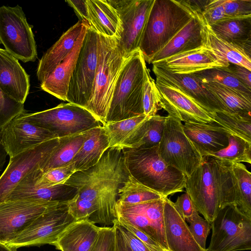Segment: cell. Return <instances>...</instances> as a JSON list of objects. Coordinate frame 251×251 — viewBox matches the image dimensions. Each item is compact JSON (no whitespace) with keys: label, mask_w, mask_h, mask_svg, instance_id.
Wrapping results in <instances>:
<instances>
[{"label":"cell","mask_w":251,"mask_h":251,"mask_svg":"<svg viewBox=\"0 0 251 251\" xmlns=\"http://www.w3.org/2000/svg\"><path fill=\"white\" fill-rule=\"evenodd\" d=\"M128 174L122 150L109 148L95 165L76 172L64 184L74 188L79 198L96 205L94 224L113 226L117 219L118 190Z\"/></svg>","instance_id":"cell-1"},{"label":"cell","mask_w":251,"mask_h":251,"mask_svg":"<svg viewBox=\"0 0 251 251\" xmlns=\"http://www.w3.org/2000/svg\"><path fill=\"white\" fill-rule=\"evenodd\" d=\"M231 166L230 163L205 157L190 176L186 177V192L198 212L210 224L220 209L236 206Z\"/></svg>","instance_id":"cell-2"},{"label":"cell","mask_w":251,"mask_h":251,"mask_svg":"<svg viewBox=\"0 0 251 251\" xmlns=\"http://www.w3.org/2000/svg\"><path fill=\"white\" fill-rule=\"evenodd\" d=\"M196 12L187 0H153L139 46L145 62L150 64Z\"/></svg>","instance_id":"cell-3"},{"label":"cell","mask_w":251,"mask_h":251,"mask_svg":"<svg viewBox=\"0 0 251 251\" xmlns=\"http://www.w3.org/2000/svg\"><path fill=\"white\" fill-rule=\"evenodd\" d=\"M122 152L128 174L163 197L182 192L185 188L186 176L163 160L158 145L150 148L124 149Z\"/></svg>","instance_id":"cell-4"},{"label":"cell","mask_w":251,"mask_h":251,"mask_svg":"<svg viewBox=\"0 0 251 251\" xmlns=\"http://www.w3.org/2000/svg\"><path fill=\"white\" fill-rule=\"evenodd\" d=\"M127 58L116 37L100 35L97 68L91 96L85 108L103 125L117 79Z\"/></svg>","instance_id":"cell-5"},{"label":"cell","mask_w":251,"mask_h":251,"mask_svg":"<svg viewBox=\"0 0 251 251\" xmlns=\"http://www.w3.org/2000/svg\"><path fill=\"white\" fill-rule=\"evenodd\" d=\"M148 69L139 49L126 59L117 79L105 124L143 113V86Z\"/></svg>","instance_id":"cell-6"},{"label":"cell","mask_w":251,"mask_h":251,"mask_svg":"<svg viewBox=\"0 0 251 251\" xmlns=\"http://www.w3.org/2000/svg\"><path fill=\"white\" fill-rule=\"evenodd\" d=\"M22 117L45 128L58 138L75 134L103 126L86 108L72 103H62L45 110L34 113L25 111Z\"/></svg>","instance_id":"cell-7"},{"label":"cell","mask_w":251,"mask_h":251,"mask_svg":"<svg viewBox=\"0 0 251 251\" xmlns=\"http://www.w3.org/2000/svg\"><path fill=\"white\" fill-rule=\"evenodd\" d=\"M212 235L207 251L251 249V218L232 205L220 209L211 223Z\"/></svg>","instance_id":"cell-8"},{"label":"cell","mask_w":251,"mask_h":251,"mask_svg":"<svg viewBox=\"0 0 251 251\" xmlns=\"http://www.w3.org/2000/svg\"><path fill=\"white\" fill-rule=\"evenodd\" d=\"M32 27L19 5L0 7V44L12 56L24 63L34 62L37 58Z\"/></svg>","instance_id":"cell-9"},{"label":"cell","mask_w":251,"mask_h":251,"mask_svg":"<svg viewBox=\"0 0 251 251\" xmlns=\"http://www.w3.org/2000/svg\"><path fill=\"white\" fill-rule=\"evenodd\" d=\"M183 126L182 122L167 115L158 151L168 165L189 177L203 157L186 135Z\"/></svg>","instance_id":"cell-10"},{"label":"cell","mask_w":251,"mask_h":251,"mask_svg":"<svg viewBox=\"0 0 251 251\" xmlns=\"http://www.w3.org/2000/svg\"><path fill=\"white\" fill-rule=\"evenodd\" d=\"M99 47L100 35L88 27L70 80L68 102L85 108L92 94Z\"/></svg>","instance_id":"cell-11"},{"label":"cell","mask_w":251,"mask_h":251,"mask_svg":"<svg viewBox=\"0 0 251 251\" xmlns=\"http://www.w3.org/2000/svg\"><path fill=\"white\" fill-rule=\"evenodd\" d=\"M75 221L69 213L65 201L61 202L37 217L6 245L17 250L25 246L53 245L66 228Z\"/></svg>","instance_id":"cell-12"},{"label":"cell","mask_w":251,"mask_h":251,"mask_svg":"<svg viewBox=\"0 0 251 251\" xmlns=\"http://www.w3.org/2000/svg\"><path fill=\"white\" fill-rule=\"evenodd\" d=\"M61 202L18 200L0 203V243L15 240L37 217Z\"/></svg>","instance_id":"cell-13"},{"label":"cell","mask_w":251,"mask_h":251,"mask_svg":"<svg viewBox=\"0 0 251 251\" xmlns=\"http://www.w3.org/2000/svg\"><path fill=\"white\" fill-rule=\"evenodd\" d=\"M117 11L122 32L118 43L128 57L139 49L153 0H108Z\"/></svg>","instance_id":"cell-14"},{"label":"cell","mask_w":251,"mask_h":251,"mask_svg":"<svg viewBox=\"0 0 251 251\" xmlns=\"http://www.w3.org/2000/svg\"><path fill=\"white\" fill-rule=\"evenodd\" d=\"M59 142V138L53 139L10 158L7 167L0 176V203L5 200L26 175L40 168Z\"/></svg>","instance_id":"cell-15"},{"label":"cell","mask_w":251,"mask_h":251,"mask_svg":"<svg viewBox=\"0 0 251 251\" xmlns=\"http://www.w3.org/2000/svg\"><path fill=\"white\" fill-rule=\"evenodd\" d=\"M0 131L2 144L10 158L58 138L50 131L25 119L21 114L8 123Z\"/></svg>","instance_id":"cell-16"},{"label":"cell","mask_w":251,"mask_h":251,"mask_svg":"<svg viewBox=\"0 0 251 251\" xmlns=\"http://www.w3.org/2000/svg\"><path fill=\"white\" fill-rule=\"evenodd\" d=\"M155 84L160 107L168 113V115L181 122L199 124L214 122L211 113L178 89L157 80Z\"/></svg>","instance_id":"cell-17"},{"label":"cell","mask_w":251,"mask_h":251,"mask_svg":"<svg viewBox=\"0 0 251 251\" xmlns=\"http://www.w3.org/2000/svg\"><path fill=\"white\" fill-rule=\"evenodd\" d=\"M152 71L156 80L178 89L208 112L225 111L221 101L194 75L175 74L154 65Z\"/></svg>","instance_id":"cell-18"},{"label":"cell","mask_w":251,"mask_h":251,"mask_svg":"<svg viewBox=\"0 0 251 251\" xmlns=\"http://www.w3.org/2000/svg\"><path fill=\"white\" fill-rule=\"evenodd\" d=\"M228 64L206 46L178 53L152 64L178 74H192L211 68L226 67Z\"/></svg>","instance_id":"cell-19"},{"label":"cell","mask_w":251,"mask_h":251,"mask_svg":"<svg viewBox=\"0 0 251 251\" xmlns=\"http://www.w3.org/2000/svg\"><path fill=\"white\" fill-rule=\"evenodd\" d=\"M206 41L205 23L201 13L196 12L179 32L154 55L150 64L205 46Z\"/></svg>","instance_id":"cell-20"},{"label":"cell","mask_w":251,"mask_h":251,"mask_svg":"<svg viewBox=\"0 0 251 251\" xmlns=\"http://www.w3.org/2000/svg\"><path fill=\"white\" fill-rule=\"evenodd\" d=\"M163 213L168 251H207L196 242L186 221L168 197L164 199Z\"/></svg>","instance_id":"cell-21"},{"label":"cell","mask_w":251,"mask_h":251,"mask_svg":"<svg viewBox=\"0 0 251 251\" xmlns=\"http://www.w3.org/2000/svg\"><path fill=\"white\" fill-rule=\"evenodd\" d=\"M29 88V76L19 60L0 48V88L11 99L24 104Z\"/></svg>","instance_id":"cell-22"},{"label":"cell","mask_w":251,"mask_h":251,"mask_svg":"<svg viewBox=\"0 0 251 251\" xmlns=\"http://www.w3.org/2000/svg\"><path fill=\"white\" fill-rule=\"evenodd\" d=\"M85 25L71 52L41 83V89L58 99L67 101L70 80L87 29Z\"/></svg>","instance_id":"cell-23"},{"label":"cell","mask_w":251,"mask_h":251,"mask_svg":"<svg viewBox=\"0 0 251 251\" xmlns=\"http://www.w3.org/2000/svg\"><path fill=\"white\" fill-rule=\"evenodd\" d=\"M183 129L203 157L228 146L229 134L214 123H185Z\"/></svg>","instance_id":"cell-24"},{"label":"cell","mask_w":251,"mask_h":251,"mask_svg":"<svg viewBox=\"0 0 251 251\" xmlns=\"http://www.w3.org/2000/svg\"><path fill=\"white\" fill-rule=\"evenodd\" d=\"M85 25L78 21L64 32L39 61L36 75L42 83L71 52Z\"/></svg>","instance_id":"cell-25"},{"label":"cell","mask_w":251,"mask_h":251,"mask_svg":"<svg viewBox=\"0 0 251 251\" xmlns=\"http://www.w3.org/2000/svg\"><path fill=\"white\" fill-rule=\"evenodd\" d=\"M88 27L104 36L119 39L121 22L116 9L106 0H85Z\"/></svg>","instance_id":"cell-26"},{"label":"cell","mask_w":251,"mask_h":251,"mask_svg":"<svg viewBox=\"0 0 251 251\" xmlns=\"http://www.w3.org/2000/svg\"><path fill=\"white\" fill-rule=\"evenodd\" d=\"M73 191L75 190L65 184L51 187L37 186L34 184L31 171L16 185L4 201L31 200L62 202L74 196Z\"/></svg>","instance_id":"cell-27"},{"label":"cell","mask_w":251,"mask_h":251,"mask_svg":"<svg viewBox=\"0 0 251 251\" xmlns=\"http://www.w3.org/2000/svg\"><path fill=\"white\" fill-rule=\"evenodd\" d=\"M100 227L87 220L75 221L69 225L53 244L61 251H89Z\"/></svg>","instance_id":"cell-28"},{"label":"cell","mask_w":251,"mask_h":251,"mask_svg":"<svg viewBox=\"0 0 251 251\" xmlns=\"http://www.w3.org/2000/svg\"><path fill=\"white\" fill-rule=\"evenodd\" d=\"M109 149V141L103 126L87 130L83 144L73 161L76 172L95 165Z\"/></svg>","instance_id":"cell-29"},{"label":"cell","mask_w":251,"mask_h":251,"mask_svg":"<svg viewBox=\"0 0 251 251\" xmlns=\"http://www.w3.org/2000/svg\"><path fill=\"white\" fill-rule=\"evenodd\" d=\"M209 26L221 39L251 54V17L227 19Z\"/></svg>","instance_id":"cell-30"},{"label":"cell","mask_w":251,"mask_h":251,"mask_svg":"<svg viewBox=\"0 0 251 251\" xmlns=\"http://www.w3.org/2000/svg\"><path fill=\"white\" fill-rule=\"evenodd\" d=\"M150 117L140 115L111 123L105 124L109 148L122 150L130 148L139 128Z\"/></svg>","instance_id":"cell-31"},{"label":"cell","mask_w":251,"mask_h":251,"mask_svg":"<svg viewBox=\"0 0 251 251\" xmlns=\"http://www.w3.org/2000/svg\"><path fill=\"white\" fill-rule=\"evenodd\" d=\"M205 29V46L225 62L241 65L251 71V54L241 47L220 38L206 23Z\"/></svg>","instance_id":"cell-32"},{"label":"cell","mask_w":251,"mask_h":251,"mask_svg":"<svg viewBox=\"0 0 251 251\" xmlns=\"http://www.w3.org/2000/svg\"><path fill=\"white\" fill-rule=\"evenodd\" d=\"M86 131L59 138L58 144L41 164L40 170L43 172L66 165L73 161L83 144Z\"/></svg>","instance_id":"cell-33"},{"label":"cell","mask_w":251,"mask_h":251,"mask_svg":"<svg viewBox=\"0 0 251 251\" xmlns=\"http://www.w3.org/2000/svg\"><path fill=\"white\" fill-rule=\"evenodd\" d=\"M164 199L136 204L117 202L116 208L123 211L139 212L144 215L151 223L155 231L158 242L165 251H168L165 236Z\"/></svg>","instance_id":"cell-34"},{"label":"cell","mask_w":251,"mask_h":251,"mask_svg":"<svg viewBox=\"0 0 251 251\" xmlns=\"http://www.w3.org/2000/svg\"><path fill=\"white\" fill-rule=\"evenodd\" d=\"M202 84L221 101L225 107V111L241 116L251 117V99L217 83Z\"/></svg>","instance_id":"cell-35"},{"label":"cell","mask_w":251,"mask_h":251,"mask_svg":"<svg viewBox=\"0 0 251 251\" xmlns=\"http://www.w3.org/2000/svg\"><path fill=\"white\" fill-rule=\"evenodd\" d=\"M231 172L236 194V206L251 218V173L242 163H231Z\"/></svg>","instance_id":"cell-36"},{"label":"cell","mask_w":251,"mask_h":251,"mask_svg":"<svg viewBox=\"0 0 251 251\" xmlns=\"http://www.w3.org/2000/svg\"><path fill=\"white\" fill-rule=\"evenodd\" d=\"M161 195L143 185L130 175L118 190L117 202L136 204L163 198Z\"/></svg>","instance_id":"cell-37"},{"label":"cell","mask_w":251,"mask_h":251,"mask_svg":"<svg viewBox=\"0 0 251 251\" xmlns=\"http://www.w3.org/2000/svg\"><path fill=\"white\" fill-rule=\"evenodd\" d=\"M166 118L156 114L145 121L137 130L130 148H150L158 145Z\"/></svg>","instance_id":"cell-38"},{"label":"cell","mask_w":251,"mask_h":251,"mask_svg":"<svg viewBox=\"0 0 251 251\" xmlns=\"http://www.w3.org/2000/svg\"><path fill=\"white\" fill-rule=\"evenodd\" d=\"M206 157L230 163H251V143L233 135L229 134L228 144L225 149L209 153Z\"/></svg>","instance_id":"cell-39"},{"label":"cell","mask_w":251,"mask_h":251,"mask_svg":"<svg viewBox=\"0 0 251 251\" xmlns=\"http://www.w3.org/2000/svg\"><path fill=\"white\" fill-rule=\"evenodd\" d=\"M214 124L230 135L238 136L251 143V117L231 114L226 111L212 113Z\"/></svg>","instance_id":"cell-40"},{"label":"cell","mask_w":251,"mask_h":251,"mask_svg":"<svg viewBox=\"0 0 251 251\" xmlns=\"http://www.w3.org/2000/svg\"><path fill=\"white\" fill-rule=\"evenodd\" d=\"M192 74L202 83H217L251 99V90L225 70L224 67L211 68Z\"/></svg>","instance_id":"cell-41"},{"label":"cell","mask_w":251,"mask_h":251,"mask_svg":"<svg viewBox=\"0 0 251 251\" xmlns=\"http://www.w3.org/2000/svg\"><path fill=\"white\" fill-rule=\"evenodd\" d=\"M76 172L74 161L60 167L42 171L37 168L32 171L34 184L41 187H51L63 185Z\"/></svg>","instance_id":"cell-42"},{"label":"cell","mask_w":251,"mask_h":251,"mask_svg":"<svg viewBox=\"0 0 251 251\" xmlns=\"http://www.w3.org/2000/svg\"><path fill=\"white\" fill-rule=\"evenodd\" d=\"M65 203L69 213L76 221L87 220L94 223L98 207L93 202L80 198L75 194Z\"/></svg>","instance_id":"cell-43"},{"label":"cell","mask_w":251,"mask_h":251,"mask_svg":"<svg viewBox=\"0 0 251 251\" xmlns=\"http://www.w3.org/2000/svg\"><path fill=\"white\" fill-rule=\"evenodd\" d=\"M143 113L151 117L161 108L159 105L158 90L154 80L148 70L144 81L142 97Z\"/></svg>","instance_id":"cell-44"},{"label":"cell","mask_w":251,"mask_h":251,"mask_svg":"<svg viewBox=\"0 0 251 251\" xmlns=\"http://www.w3.org/2000/svg\"><path fill=\"white\" fill-rule=\"evenodd\" d=\"M25 111L24 103L11 99L0 88V129Z\"/></svg>","instance_id":"cell-45"},{"label":"cell","mask_w":251,"mask_h":251,"mask_svg":"<svg viewBox=\"0 0 251 251\" xmlns=\"http://www.w3.org/2000/svg\"><path fill=\"white\" fill-rule=\"evenodd\" d=\"M89 251H116V229L114 225L112 227H100Z\"/></svg>","instance_id":"cell-46"},{"label":"cell","mask_w":251,"mask_h":251,"mask_svg":"<svg viewBox=\"0 0 251 251\" xmlns=\"http://www.w3.org/2000/svg\"><path fill=\"white\" fill-rule=\"evenodd\" d=\"M116 212L118 216L128 221L158 242L155 231L150 221L144 215L139 212L123 211L117 209Z\"/></svg>","instance_id":"cell-47"},{"label":"cell","mask_w":251,"mask_h":251,"mask_svg":"<svg viewBox=\"0 0 251 251\" xmlns=\"http://www.w3.org/2000/svg\"><path fill=\"white\" fill-rule=\"evenodd\" d=\"M228 19L251 17V0H222Z\"/></svg>","instance_id":"cell-48"},{"label":"cell","mask_w":251,"mask_h":251,"mask_svg":"<svg viewBox=\"0 0 251 251\" xmlns=\"http://www.w3.org/2000/svg\"><path fill=\"white\" fill-rule=\"evenodd\" d=\"M201 14L206 25L211 26L227 20L222 0H209Z\"/></svg>","instance_id":"cell-49"},{"label":"cell","mask_w":251,"mask_h":251,"mask_svg":"<svg viewBox=\"0 0 251 251\" xmlns=\"http://www.w3.org/2000/svg\"><path fill=\"white\" fill-rule=\"evenodd\" d=\"M189 223V230L196 242L201 248L206 249V241L211 224L201 216Z\"/></svg>","instance_id":"cell-50"},{"label":"cell","mask_w":251,"mask_h":251,"mask_svg":"<svg viewBox=\"0 0 251 251\" xmlns=\"http://www.w3.org/2000/svg\"><path fill=\"white\" fill-rule=\"evenodd\" d=\"M174 204L182 218L188 223L200 216L186 192L179 196Z\"/></svg>","instance_id":"cell-51"},{"label":"cell","mask_w":251,"mask_h":251,"mask_svg":"<svg viewBox=\"0 0 251 251\" xmlns=\"http://www.w3.org/2000/svg\"><path fill=\"white\" fill-rule=\"evenodd\" d=\"M116 221L138 238L150 251H165L155 240L140 230L128 221L117 215Z\"/></svg>","instance_id":"cell-52"},{"label":"cell","mask_w":251,"mask_h":251,"mask_svg":"<svg viewBox=\"0 0 251 251\" xmlns=\"http://www.w3.org/2000/svg\"><path fill=\"white\" fill-rule=\"evenodd\" d=\"M113 225L120 232L123 239L132 251H150L138 238L119 224L116 221Z\"/></svg>","instance_id":"cell-53"},{"label":"cell","mask_w":251,"mask_h":251,"mask_svg":"<svg viewBox=\"0 0 251 251\" xmlns=\"http://www.w3.org/2000/svg\"><path fill=\"white\" fill-rule=\"evenodd\" d=\"M224 69L251 90V71L243 66L233 63H228Z\"/></svg>","instance_id":"cell-54"},{"label":"cell","mask_w":251,"mask_h":251,"mask_svg":"<svg viewBox=\"0 0 251 251\" xmlns=\"http://www.w3.org/2000/svg\"><path fill=\"white\" fill-rule=\"evenodd\" d=\"M74 10L79 21L88 26L87 12L85 0L66 1Z\"/></svg>","instance_id":"cell-55"},{"label":"cell","mask_w":251,"mask_h":251,"mask_svg":"<svg viewBox=\"0 0 251 251\" xmlns=\"http://www.w3.org/2000/svg\"><path fill=\"white\" fill-rule=\"evenodd\" d=\"M115 227L116 229V251H132L123 239L120 232L115 226Z\"/></svg>","instance_id":"cell-56"},{"label":"cell","mask_w":251,"mask_h":251,"mask_svg":"<svg viewBox=\"0 0 251 251\" xmlns=\"http://www.w3.org/2000/svg\"><path fill=\"white\" fill-rule=\"evenodd\" d=\"M7 155L8 154L1 142L0 131V171H1L3 168Z\"/></svg>","instance_id":"cell-57"},{"label":"cell","mask_w":251,"mask_h":251,"mask_svg":"<svg viewBox=\"0 0 251 251\" xmlns=\"http://www.w3.org/2000/svg\"><path fill=\"white\" fill-rule=\"evenodd\" d=\"M0 251H17V250L11 248L6 245L0 243Z\"/></svg>","instance_id":"cell-58"}]
</instances>
